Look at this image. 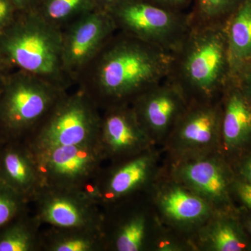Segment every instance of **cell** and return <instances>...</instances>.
<instances>
[{
    "instance_id": "cell-34",
    "label": "cell",
    "mask_w": 251,
    "mask_h": 251,
    "mask_svg": "<svg viewBox=\"0 0 251 251\" xmlns=\"http://www.w3.org/2000/svg\"><path fill=\"white\" fill-rule=\"evenodd\" d=\"M246 227H247L248 232L251 234V217L248 220L247 224H246Z\"/></svg>"
},
{
    "instance_id": "cell-28",
    "label": "cell",
    "mask_w": 251,
    "mask_h": 251,
    "mask_svg": "<svg viewBox=\"0 0 251 251\" xmlns=\"http://www.w3.org/2000/svg\"><path fill=\"white\" fill-rule=\"evenodd\" d=\"M149 2L175 11L186 12V9L192 6L193 0H147Z\"/></svg>"
},
{
    "instance_id": "cell-10",
    "label": "cell",
    "mask_w": 251,
    "mask_h": 251,
    "mask_svg": "<svg viewBox=\"0 0 251 251\" xmlns=\"http://www.w3.org/2000/svg\"><path fill=\"white\" fill-rule=\"evenodd\" d=\"M173 179L209 203L217 214H229L234 181L220 152L175 161Z\"/></svg>"
},
{
    "instance_id": "cell-22",
    "label": "cell",
    "mask_w": 251,
    "mask_h": 251,
    "mask_svg": "<svg viewBox=\"0 0 251 251\" xmlns=\"http://www.w3.org/2000/svg\"><path fill=\"white\" fill-rule=\"evenodd\" d=\"M22 215L0 230V251H41L42 225L35 216L22 219Z\"/></svg>"
},
{
    "instance_id": "cell-33",
    "label": "cell",
    "mask_w": 251,
    "mask_h": 251,
    "mask_svg": "<svg viewBox=\"0 0 251 251\" xmlns=\"http://www.w3.org/2000/svg\"><path fill=\"white\" fill-rule=\"evenodd\" d=\"M122 0H97V9L108 11Z\"/></svg>"
},
{
    "instance_id": "cell-7",
    "label": "cell",
    "mask_w": 251,
    "mask_h": 251,
    "mask_svg": "<svg viewBox=\"0 0 251 251\" xmlns=\"http://www.w3.org/2000/svg\"><path fill=\"white\" fill-rule=\"evenodd\" d=\"M30 150L42 188L84 191L106 160L99 143Z\"/></svg>"
},
{
    "instance_id": "cell-12",
    "label": "cell",
    "mask_w": 251,
    "mask_h": 251,
    "mask_svg": "<svg viewBox=\"0 0 251 251\" xmlns=\"http://www.w3.org/2000/svg\"><path fill=\"white\" fill-rule=\"evenodd\" d=\"M98 143L105 159L115 163L143 153L154 145L130 104L102 109Z\"/></svg>"
},
{
    "instance_id": "cell-3",
    "label": "cell",
    "mask_w": 251,
    "mask_h": 251,
    "mask_svg": "<svg viewBox=\"0 0 251 251\" xmlns=\"http://www.w3.org/2000/svg\"><path fill=\"white\" fill-rule=\"evenodd\" d=\"M0 54L15 70L29 73L69 90L62 62V30L34 11L20 12L0 34Z\"/></svg>"
},
{
    "instance_id": "cell-6",
    "label": "cell",
    "mask_w": 251,
    "mask_h": 251,
    "mask_svg": "<svg viewBox=\"0 0 251 251\" xmlns=\"http://www.w3.org/2000/svg\"><path fill=\"white\" fill-rule=\"evenodd\" d=\"M117 31L173 53L191 27L189 12L164 9L147 0H122L107 11Z\"/></svg>"
},
{
    "instance_id": "cell-14",
    "label": "cell",
    "mask_w": 251,
    "mask_h": 251,
    "mask_svg": "<svg viewBox=\"0 0 251 251\" xmlns=\"http://www.w3.org/2000/svg\"><path fill=\"white\" fill-rule=\"evenodd\" d=\"M153 143L166 140L187 108L188 102L179 87L168 79L140 94L130 104Z\"/></svg>"
},
{
    "instance_id": "cell-20",
    "label": "cell",
    "mask_w": 251,
    "mask_h": 251,
    "mask_svg": "<svg viewBox=\"0 0 251 251\" xmlns=\"http://www.w3.org/2000/svg\"><path fill=\"white\" fill-rule=\"evenodd\" d=\"M229 214H216L205 224L203 244L214 251H242L249 243L245 234Z\"/></svg>"
},
{
    "instance_id": "cell-32",
    "label": "cell",
    "mask_w": 251,
    "mask_h": 251,
    "mask_svg": "<svg viewBox=\"0 0 251 251\" xmlns=\"http://www.w3.org/2000/svg\"><path fill=\"white\" fill-rule=\"evenodd\" d=\"M21 12L34 11L39 0H11Z\"/></svg>"
},
{
    "instance_id": "cell-9",
    "label": "cell",
    "mask_w": 251,
    "mask_h": 251,
    "mask_svg": "<svg viewBox=\"0 0 251 251\" xmlns=\"http://www.w3.org/2000/svg\"><path fill=\"white\" fill-rule=\"evenodd\" d=\"M116 31L110 14L99 9L62 29L63 67L73 85Z\"/></svg>"
},
{
    "instance_id": "cell-13",
    "label": "cell",
    "mask_w": 251,
    "mask_h": 251,
    "mask_svg": "<svg viewBox=\"0 0 251 251\" xmlns=\"http://www.w3.org/2000/svg\"><path fill=\"white\" fill-rule=\"evenodd\" d=\"M156 153L147 150L116 166L99 176L85 190L99 205L117 204L145 187L153 179L156 171Z\"/></svg>"
},
{
    "instance_id": "cell-11",
    "label": "cell",
    "mask_w": 251,
    "mask_h": 251,
    "mask_svg": "<svg viewBox=\"0 0 251 251\" xmlns=\"http://www.w3.org/2000/svg\"><path fill=\"white\" fill-rule=\"evenodd\" d=\"M32 201L36 205L34 216L41 225L103 230L105 214L85 191L43 187Z\"/></svg>"
},
{
    "instance_id": "cell-1",
    "label": "cell",
    "mask_w": 251,
    "mask_h": 251,
    "mask_svg": "<svg viewBox=\"0 0 251 251\" xmlns=\"http://www.w3.org/2000/svg\"><path fill=\"white\" fill-rule=\"evenodd\" d=\"M172 53L117 31L77 79L100 110L130 104L166 80Z\"/></svg>"
},
{
    "instance_id": "cell-8",
    "label": "cell",
    "mask_w": 251,
    "mask_h": 251,
    "mask_svg": "<svg viewBox=\"0 0 251 251\" xmlns=\"http://www.w3.org/2000/svg\"><path fill=\"white\" fill-rule=\"evenodd\" d=\"M221 121V99L188 103L166 140L175 161L220 152Z\"/></svg>"
},
{
    "instance_id": "cell-26",
    "label": "cell",
    "mask_w": 251,
    "mask_h": 251,
    "mask_svg": "<svg viewBox=\"0 0 251 251\" xmlns=\"http://www.w3.org/2000/svg\"><path fill=\"white\" fill-rule=\"evenodd\" d=\"M20 12L11 0H0V34L14 21Z\"/></svg>"
},
{
    "instance_id": "cell-30",
    "label": "cell",
    "mask_w": 251,
    "mask_h": 251,
    "mask_svg": "<svg viewBox=\"0 0 251 251\" xmlns=\"http://www.w3.org/2000/svg\"><path fill=\"white\" fill-rule=\"evenodd\" d=\"M239 175L240 176L239 181L251 184V150L239 165Z\"/></svg>"
},
{
    "instance_id": "cell-18",
    "label": "cell",
    "mask_w": 251,
    "mask_h": 251,
    "mask_svg": "<svg viewBox=\"0 0 251 251\" xmlns=\"http://www.w3.org/2000/svg\"><path fill=\"white\" fill-rule=\"evenodd\" d=\"M231 72L251 60V0H244L225 21Z\"/></svg>"
},
{
    "instance_id": "cell-31",
    "label": "cell",
    "mask_w": 251,
    "mask_h": 251,
    "mask_svg": "<svg viewBox=\"0 0 251 251\" xmlns=\"http://www.w3.org/2000/svg\"><path fill=\"white\" fill-rule=\"evenodd\" d=\"M14 71V67L0 54V90Z\"/></svg>"
},
{
    "instance_id": "cell-21",
    "label": "cell",
    "mask_w": 251,
    "mask_h": 251,
    "mask_svg": "<svg viewBox=\"0 0 251 251\" xmlns=\"http://www.w3.org/2000/svg\"><path fill=\"white\" fill-rule=\"evenodd\" d=\"M148 219L140 211L132 213L117 225L113 233L104 236L105 250L140 251L146 247L148 238Z\"/></svg>"
},
{
    "instance_id": "cell-16",
    "label": "cell",
    "mask_w": 251,
    "mask_h": 251,
    "mask_svg": "<svg viewBox=\"0 0 251 251\" xmlns=\"http://www.w3.org/2000/svg\"><path fill=\"white\" fill-rule=\"evenodd\" d=\"M221 150L242 154L251 148V100L231 77L221 97Z\"/></svg>"
},
{
    "instance_id": "cell-2",
    "label": "cell",
    "mask_w": 251,
    "mask_h": 251,
    "mask_svg": "<svg viewBox=\"0 0 251 251\" xmlns=\"http://www.w3.org/2000/svg\"><path fill=\"white\" fill-rule=\"evenodd\" d=\"M231 77L225 22L192 23L172 53L167 79L179 87L189 103L220 100Z\"/></svg>"
},
{
    "instance_id": "cell-17",
    "label": "cell",
    "mask_w": 251,
    "mask_h": 251,
    "mask_svg": "<svg viewBox=\"0 0 251 251\" xmlns=\"http://www.w3.org/2000/svg\"><path fill=\"white\" fill-rule=\"evenodd\" d=\"M0 180L29 201L40 191V176L27 143L9 145L0 152Z\"/></svg>"
},
{
    "instance_id": "cell-25",
    "label": "cell",
    "mask_w": 251,
    "mask_h": 251,
    "mask_svg": "<svg viewBox=\"0 0 251 251\" xmlns=\"http://www.w3.org/2000/svg\"><path fill=\"white\" fill-rule=\"evenodd\" d=\"M28 201L0 180V230L23 213Z\"/></svg>"
},
{
    "instance_id": "cell-29",
    "label": "cell",
    "mask_w": 251,
    "mask_h": 251,
    "mask_svg": "<svg viewBox=\"0 0 251 251\" xmlns=\"http://www.w3.org/2000/svg\"><path fill=\"white\" fill-rule=\"evenodd\" d=\"M234 190L242 202L251 209V184L244 181H234Z\"/></svg>"
},
{
    "instance_id": "cell-24",
    "label": "cell",
    "mask_w": 251,
    "mask_h": 251,
    "mask_svg": "<svg viewBox=\"0 0 251 251\" xmlns=\"http://www.w3.org/2000/svg\"><path fill=\"white\" fill-rule=\"evenodd\" d=\"M244 0H193L190 11L193 24L224 23Z\"/></svg>"
},
{
    "instance_id": "cell-19",
    "label": "cell",
    "mask_w": 251,
    "mask_h": 251,
    "mask_svg": "<svg viewBox=\"0 0 251 251\" xmlns=\"http://www.w3.org/2000/svg\"><path fill=\"white\" fill-rule=\"evenodd\" d=\"M49 227L44 233L41 232V251L105 250L103 231L102 229Z\"/></svg>"
},
{
    "instance_id": "cell-5",
    "label": "cell",
    "mask_w": 251,
    "mask_h": 251,
    "mask_svg": "<svg viewBox=\"0 0 251 251\" xmlns=\"http://www.w3.org/2000/svg\"><path fill=\"white\" fill-rule=\"evenodd\" d=\"M101 110L83 90L67 91L32 134L31 149L98 143Z\"/></svg>"
},
{
    "instance_id": "cell-35",
    "label": "cell",
    "mask_w": 251,
    "mask_h": 251,
    "mask_svg": "<svg viewBox=\"0 0 251 251\" xmlns=\"http://www.w3.org/2000/svg\"></svg>"
},
{
    "instance_id": "cell-27",
    "label": "cell",
    "mask_w": 251,
    "mask_h": 251,
    "mask_svg": "<svg viewBox=\"0 0 251 251\" xmlns=\"http://www.w3.org/2000/svg\"><path fill=\"white\" fill-rule=\"evenodd\" d=\"M232 78L251 100V60L232 74Z\"/></svg>"
},
{
    "instance_id": "cell-15",
    "label": "cell",
    "mask_w": 251,
    "mask_h": 251,
    "mask_svg": "<svg viewBox=\"0 0 251 251\" xmlns=\"http://www.w3.org/2000/svg\"><path fill=\"white\" fill-rule=\"evenodd\" d=\"M154 201L162 218L181 228L202 226L217 214L209 203L173 178L159 185Z\"/></svg>"
},
{
    "instance_id": "cell-23",
    "label": "cell",
    "mask_w": 251,
    "mask_h": 251,
    "mask_svg": "<svg viewBox=\"0 0 251 251\" xmlns=\"http://www.w3.org/2000/svg\"><path fill=\"white\" fill-rule=\"evenodd\" d=\"M96 9L97 0H39L34 11L62 30L77 18Z\"/></svg>"
},
{
    "instance_id": "cell-4",
    "label": "cell",
    "mask_w": 251,
    "mask_h": 251,
    "mask_svg": "<svg viewBox=\"0 0 251 251\" xmlns=\"http://www.w3.org/2000/svg\"><path fill=\"white\" fill-rule=\"evenodd\" d=\"M68 90L15 70L0 90V138L27 139Z\"/></svg>"
}]
</instances>
